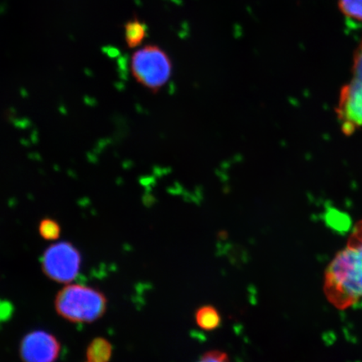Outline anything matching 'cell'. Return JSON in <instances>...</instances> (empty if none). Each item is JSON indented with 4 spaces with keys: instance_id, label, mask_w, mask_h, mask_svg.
I'll list each match as a JSON object with an SVG mask.
<instances>
[{
    "instance_id": "5",
    "label": "cell",
    "mask_w": 362,
    "mask_h": 362,
    "mask_svg": "<svg viewBox=\"0 0 362 362\" xmlns=\"http://www.w3.org/2000/svg\"><path fill=\"white\" fill-rule=\"evenodd\" d=\"M81 256L78 248L68 242L49 246L43 253L42 269L49 279L60 284H69L78 275Z\"/></svg>"
},
{
    "instance_id": "7",
    "label": "cell",
    "mask_w": 362,
    "mask_h": 362,
    "mask_svg": "<svg viewBox=\"0 0 362 362\" xmlns=\"http://www.w3.org/2000/svg\"><path fill=\"white\" fill-rule=\"evenodd\" d=\"M112 356V346L107 339L97 337L90 342L87 349L89 362H110Z\"/></svg>"
},
{
    "instance_id": "2",
    "label": "cell",
    "mask_w": 362,
    "mask_h": 362,
    "mask_svg": "<svg viewBox=\"0 0 362 362\" xmlns=\"http://www.w3.org/2000/svg\"><path fill=\"white\" fill-rule=\"evenodd\" d=\"M107 300L98 289L81 284H69L55 298L57 314L72 323L88 324L106 313Z\"/></svg>"
},
{
    "instance_id": "9",
    "label": "cell",
    "mask_w": 362,
    "mask_h": 362,
    "mask_svg": "<svg viewBox=\"0 0 362 362\" xmlns=\"http://www.w3.org/2000/svg\"><path fill=\"white\" fill-rule=\"evenodd\" d=\"M196 322L199 327L202 329L214 330L220 327L221 323V315L215 307L211 305H204L196 312Z\"/></svg>"
},
{
    "instance_id": "3",
    "label": "cell",
    "mask_w": 362,
    "mask_h": 362,
    "mask_svg": "<svg viewBox=\"0 0 362 362\" xmlns=\"http://www.w3.org/2000/svg\"><path fill=\"white\" fill-rule=\"evenodd\" d=\"M173 65L168 54L155 45H148L134 52L131 71L136 81L153 93L164 87L170 78Z\"/></svg>"
},
{
    "instance_id": "11",
    "label": "cell",
    "mask_w": 362,
    "mask_h": 362,
    "mask_svg": "<svg viewBox=\"0 0 362 362\" xmlns=\"http://www.w3.org/2000/svg\"><path fill=\"white\" fill-rule=\"evenodd\" d=\"M338 6L344 15L362 21V0H338Z\"/></svg>"
},
{
    "instance_id": "12",
    "label": "cell",
    "mask_w": 362,
    "mask_h": 362,
    "mask_svg": "<svg viewBox=\"0 0 362 362\" xmlns=\"http://www.w3.org/2000/svg\"><path fill=\"white\" fill-rule=\"evenodd\" d=\"M197 362H230V361L228 354L225 352L214 350L206 352Z\"/></svg>"
},
{
    "instance_id": "8",
    "label": "cell",
    "mask_w": 362,
    "mask_h": 362,
    "mask_svg": "<svg viewBox=\"0 0 362 362\" xmlns=\"http://www.w3.org/2000/svg\"><path fill=\"white\" fill-rule=\"evenodd\" d=\"M148 35V27L144 22L134 19L127 22L124 26L125 42L129 48L139 47Z\"/></svg>"
},
{
    "instance_id": "15",
    "label": "cell",
    "mask_w": 362,
    "mask_h": 362,
    "mask_svg": "<svg viewBox=\"0 0 362 362\" xmlns=\"http://www.w3.org/2000/svg\"><path fill=\"white\" fill-rule=\"evenodd\" d=\"M87 362H89V361H87Z\"/></svg>"
},
{
    "instance_id": "13",
    "label": "cell",
    "mask_w": 362,
    "mask_h": 362,
    "mask_svg": "<svg viewBox=\"0 0 362 362\" xmlns=\"http://www.w3.org/2000/svg\"><path fill=\"white\" fill-rule=\"evenodd\" d=\"M347 244L350 245L362 247V220L358 221L353 228Z\"/></svg>"
},
{
    "instance_id": "10",
    "label": "cell",
    "mask_w": 362,
    "mask_h": 362,
    "mask_svg": "<svg viewBox=\"0 0 362 362\" xmlns=\"http://www.w3.org/2000/svg\"><path fill=\"white\" fill-rule=\"evenodd\" d=\"M61 232V226L57 221L52 218H45L40 221L39 233L45 240L55 241L60 238Z\"/></svg>"
},
{
    "instance_id": "14",
    "label": "cell",
    "mask_w": 362,
    "mask_h": 362,
    "mask_svg": "<svg viewBox=\"0 0 362 362\" xmlns=\"http://www.w3.org/2000/svg\"><path fill=\"white\" fill-rule=\"evenodd\" d=\"M13 308L10 302L0 300V320L6 321L11 318Z\"/></svg>"
},
{
    "instance_id": "4",
    "label": "cell",
    "mask_w": 362,
    "mask_h": 362,
    "mask_svg": "<svg viewBox=\"0 0 362 362\" xmlns=\"http://www.w3.org/2000/svg\"><path fill=\"white\" fill-rule=\"evenodd\" d=\"M337 113L344 134L362 129V40L355 52L351 81L339 94Z\"/></svg>"
},
{
    "instance_id": "1",
    "label": "cell",
    "mask_w": 362,
    "mask_h": 362,
    "mask_svg": "<svg viewBox=\"0 0 362 362\" xmlns=\"http://www.w3.org/2000/svg\"><path fill=\"white\" fill-rule=\"evenodd\" d=\"M323 291L336 309L345 310L362 300V247L339 250L325 272Z\"/></svg>"
},
{
    "instance_id": "6",
    "label": "cell",
    "mask_w": 362,
    "mask_h": 362,
    "mask_svg": "<svg viewBox=\"0 0 362 362\" xmlns=\"http://www.w3.org/2000/svg\"><path fill=\"white\" fill-rule=\"evenodd\" d=\"M60 351L61 344L57 337L44 330L27 334L21 342L23 362H56Z\"/></svg>"
}]
</instances>
